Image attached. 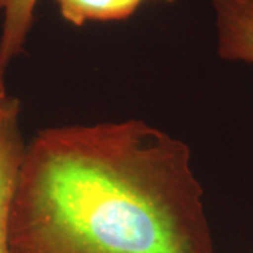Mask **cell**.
<instances>
[{
    "label": "cell",
    "instance_id": "obj_1",
    "mask_svg": "<svg viewBox=\"0 0 253 253\" xmlns=\"http://www.w3.org/2000/svg\"><path fill=\"white\" fill-rule=\"evenodd\" d=\"M9 253H214L190 148L142 120L38 131L18 172Z\"/></svg>",
    "mask_w": 253,
    "mask_h": 253
},
{
    "label": "cell",
    "instance_id": "obj_2",
    "mask_svg": "<svg viewBox=\"0 0 253 253\" xmlns=\"http://www.w3.org/2000/svg\"><path fill=\"white\" fill-rule=\"evenodd\" d=\"M21 103L0 94V253H9V221L26 144L20 128Z\"/></svg>",
    "mask_w": 253,
    "mask_h": 253
},
{
    "label": "cell",
    "instance_id": "obj_3",
    "mask_svg": "<svg viewBox=\"0 0 253 253\" xmlns=\"http://www.w3.org/2000/svg\"><path fill=\"white\" fill-rule=\"evenodd\" d=\"M221 59L253 65V0H211Z\"/></svg>",
    "mask_w": 253,
    "mask_h": 253
},
{
    "label": "cell",
    "instance_id": "obj_4",
    "mask_svg": "<svg viewBox=\"0 0 253 253\" xmlns=\"http://www.w3.org/2000/svg\"><path fill=\"white\" fill-rule=\"evenodd\" d=\"M38 0H3V28L0 36V94L6 91V73L11 61L24 49L34 21Z\"/></svg>",
    "mask_w": 253,
    "mask_h": 253
},
{
    "label": "cell",
    "instance_id": "obj_5",
    "mask_svg": "<svg viewBox=\"0 0 253 253\" xmlns=\"http://www.w3.org/2000/svg\"><path fill=\"white\" fill-rule=\"evenodd\" d=\"M61 16L68 23L81 27L89 21H120L135 11L121 0H54Z\"/></svg>",
    "mask_w": 253,
    "mask_h": 253
},
{
    "label": "cell",
    "instance_id": "obj_6",
    "mask_svg": "<svg viewBox=\"0 0 253 253\" xmlns=\"http://www.w3.org/2000/svg\"><path fill=\"white\" fill-rule=\"evenodd\" d=\"M124 4H126L129 9H132L134 11H135L136 9H138V6L144 1V0H121ZM163 1H174V0H163Z\"/></svg>",
    "mask_w": 253,
    "mask_h": 253
},
{
    "label": "cell",
    "instance_id": "obj_7",
    "mask_svg": "<svg viewBox=\"0 0 253 253\" xmlns=\"http://www.w3.org/2000/svg\"><path fill=\"white\" fill-rule=\"evenodd\" d=\"M1 10H3V0H0V13H1Z\"/></svg>",
    "mask_w": 253,
    "mask_h": 253
}]
</instances>
